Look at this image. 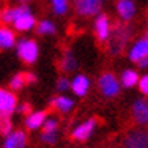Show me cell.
Returning <instances> with one entry per match:
<instances>
[{"label": "cell", "mask_w": 148, "mask_h": 148, "mask_svg": "<svg viewBox=\"0 0 148 148\" xmlns=\"http://www.w3.org/2000/svg\"><path fill=\"white\" fill-rule=\"evenodd\" d=\"M133 36V29L127 24H116L112 29L110 38L107 41V49H109L110 55H119L123 51L127 44L130 42Z\"/></svg>", "instance_id": "cell-1"}, {"label": "cell", "mask_w": 148, "mask_h": 148, "mask_svg": "<svg viewBox=\"0 0 148 148\" xmlns=\"http://www.w3.org/2000/svg\"><path fill=\"white\" fill-rule=\"evenodd\" d=\"M121 86L123 85H121L119 79L110 71L103 73L98 79V89L106 98L116 97L119 94V91H121Z\"/></svg>", "instance_id": "cell-2"}, {"label": "cell", "mask_w": 148, "mask_h": 148, "mask_svg": "<svg viewBox=\"0 0 148 148\" xmlns=\"http://www.w3.org/2000/svg\"><path fill=\"white\" fill-rule=\"evenodd\" d=\"M36 24H38L36 18L32 14V11L26 5H20V11H18V14L14 20V23H12L14 30L26 33V32H30L32 29H35Z\"/></svg>", "instance_id": "cell-3"}, {"label": "cell", "mask_w": 148, "mask_h": 148, "mask_svg": "<svg viewBox=\"0 0 148 148\" xmlns=\"http://www.w3.org/2000/svg\"><path fill=\"white\" fill-rule=\"evenodd\" d=\"M15 49H17L18 58L24 64H33L39 56V47L33 39H27V38L20 39L15 45Z\"/></svg>", "instance_id": "cell-4"}, {"label": "cell", "mask_w": 148, "mask_h": 148, "mask_svg": "<svg viewBox=\"0 0 148 148\" xmlns=\"http://www.w3.org/2000/svg\"><path fill=\"white\" fill-rule=\"evenodd\" d=\"M112 24L110 20L106 14H98L95 17V21H94V33H95V38L98 42H107L110 38L112 33Z\"/></svg>", "instance_id": "cell-5"}, {"label": "cell", "mask_w": 148, "mask_h": 148, "mask_svg": "<svg viewBox=\"0 0 148 148\" xmlns=\"http://www.w3.org/2000/svg\"><path fill=\"white\" fill-rule=\"evenodd\" d=\"M104 0H74V8L80 17H94L103 8Z\"/></svg>", "instance_id": "cell-6"}, {"label": "cell", "mask_w": 148, "mask_h": 148, "mask_svg": "<svg viewBox=\"0 0 148 148\" xmlns=\"http://www.w3.org/2000/svg\"><path fill=\"white\" fill-rule=\"evenodd\" d=\"M17 107H18V101L12 89L0 88V113L11 116L14 112H17Z\"/></svg>", "instance_id": "cell-7"}, {"label": "cell", "mask_w": 148, "mask_h": 148, "mask_svg": "<svg viewBox=\"0 0 148 148\" xmlns=\"http://www.w3.org/2000/svg\"><path fill=\"white\" fill-rule=\"evenodd\" d=\"M97 127V121L94 118H89V119H85L83 123L77 124L74 129L71 130V138L79 140V142H83V140L89 139L91 134L94 133V130H95Z\"/></svg>", "instance_id": "cell-8"}, {"label": "cell", "mask_w": 148, "mask_h": 148, "mask_svg": "<svg viewBox=\"0 0 148 148\" xmlns=\"http://www.w3.org/2000/svg\"><path fill=\"white\" fill-rule=\"evenodd\" d=\"M125 148H148V130H132L124 139Z\"/></svg>", "instance_id": "cell-9"}, {"label": "cell", "mask_w": 148, "mask_h": 148, "mask_svg": "<svg viewBox=\"0 0 148 148\" xmlns=\"http://www.w3.org/2000/svg\"><path fill=\"white\" fill-rule=\"evenodd\" d=\"M132 118L138 125H148V100L138 98L132 106Z\"/></svg>", "instance_id": "cell-10"}, {"label": "cell", "mask_w": 148, "mask_h": 148, "mask_svg": "<svg viewBox=\"0 0 148 148\" xmlns=\"http://www.w3.org/2000/svg\"><path fill=\"white\" fill-rule=\"evenodd\" d=\"M144 58H148V35L136 39L129 49V59L132 62H139Z\"/></svg>", "instance_id": "cell-11"}, {"label": "cell", "mask_w": 148, "mask_h": 148, "mask_svg": "<svg viewBox=\"0 0 148 148\" xmlns=\"http://www.w3.org/2000/svg\"><path fill=\"white\" fill-rule=\"evenodd\" d=\"M27 145V134L23 130H12L5 136L3 148H26Z\"/></svg>", "instance_id": "cell-12"}, {"label": "cell", "mask_w": 148, "mask_h": 148, "mask_svg": "<svg viewBox=\"0 0 148 148\" xmlns=\"http://www.w3.org/2000/svg\"><path fill=\"white\" fill-rule=\"evenodd\" d=\"M91 80L85 74H77L71 79V91L76 97H85L89 92Z\"/></svg>", "instance_id": "cell-13"}, {"label": "cell", "mask_w": 148, "mask_h": 148, "mask_svg": "<svg viewBox=\"0 0 148 148\" xmlns=\"http://www.w3.org/2000/svg\"><path fill=\"white\" fill-rule=\"evenodd\" d=\"M116 12L121 21H130L136 15V5L133 0H118Z\"/></svg>", "instance_id": "cell-14"}, {"label": "cell", "mask_w": 148, "mask_h": 148, "mask_svg": "<svg viewBox=\"0 0 148 148\" xmlns=\"http://www.w3.org/2000/svg\"><path fill=\"white\" fill-rule=\"evenodd\" d=\"M45 119H47V113L44 110H35V112H30L26 115L24 125L27 130H38V129H42L44 127Z\"/></svg>", "instance_id": "cell-15"}, {"label": "cell", "mask_w": 148, "mask_h": 148, "mask_svg": "<svg viewBox=\"0 0 148 148\" xmlns=\"http://www.w3.org/2000/svg\"><path fill=\"white\" fill-rule=\"evenodd\" d=\"M51 107L59 113H68L74 109V100L68 95L60 94V95H58L51 100Z\"/></svg>", "instance_id": "cell-16"}, {"label": "cell", "mask_w": 148, "mask_h": 148, "mask_svg": "<svg viewBox=\"0 0 148 148\" xmlns=\"http://www.w3.org/2000/svg\"><path fill=\"white\" fill-rule=\"evenodd\" d=\"M17 45V38L12 29L8 26H0V50H9Z\"/></svg>", "instance_id": "cell-17"}, {"label": "cell", "mask_w": 148, "mask_h": 148, "mask_svg": "<svg viewBox=\"0 0 148 148\" xmlns=\"http://www.w3.org/2000/svg\"><path fill=\"white\" fill-rule=\"evenodd\" d=\"M139 79H140V76H139V73H138L136 70L127 68V70H124L123 73H121L119 82H121V85H123V88L130 89V88H134V86H138Z\"/></svg>", "instance_id": "cell-18"}, {"label": "cell", "mask_w": 148, "mask_h": 148, "mask_svg": "<svg viewBox=\"0 0 148 148\" xmlns=\"http://www.w3.org/2000/svg\"><path fill=\"white\" fill-rule=\"evenodd\" d=\"M60 70L64 73H71L77 68V59H76V55L71 51V50H65L62 58H60Z\"/></svg>", "instance_id": "cell-19"}, {"label": "cell", "mask_w": 148, "mask_h": 148, "mask_svg": "<svg viewBox=\"0 0 148 148\" xmlns=\"http://www.w3.org/2000/svg\"><path fill=\"white\" fill-rule=\"evenodd\" d=\"M20 11V6H6L0 9V21L3 24H12Z\"/></svg>", "instance_id": "cell-20"}, {"label": "cell", "mask_w": 148, "mask_h": 148, "mask_svg": "<svg viewBox=\"0 0 148 148\" xmlns=\"http://www.w3.org/2000/svg\"><path fill=\"white\" fill-rule=\"evenodd\" d=\"M35 29H36V33H39V35H53L56 32V26L50 20H41Z\"/></svg>", "instance_id": "cell-21"}, {"label": "cell", "mask_w": 148, "mask_h": 148, "mask_svg": "<svg viewBox=\"0 0 148 148\" xmlns=\"http://www.w3.org/2000/svg\"><path fill=\"white\" fill-rule=\"evenodd\" d=\"M50 5L56 15H65L70 8V0H50Z\"/></svg>", "instance_id": "cell-22"}, {"label": "cell", "mask_w": 148, "mask_h": 148, "mask_svg": "<svg viewBox=\"0 0 148 148\" xmlns=\"http://www.w3.org/2000/svg\"><path fill=\"white\" fill-rule=\"evenodd\" d=\"M12 130V121L9 118V115H2L0 113V134L6 136L8 133H11Z\"/></svg>", "instance_id": "cell-23"}, {"label": "cell", "mask_w": 148, "mask_h": 148, "mask_svg": "<svg viewBox=\"0 0 148 148\" xmlns=\"http://www.w3.org/2000/svg\"><path fill=\"white\" fill-rule=\"evenodd\" d=\"M24 85H26V79H24V74L23 73L15 74V76L9 80V89H12V91L21 89Z\"/></svg>", "instance_id": "cell-24"}, {"label": "cell", "mask_w": 148, "mask_h": 148, "mask_svg": "<svg viewBox=\"0 0 148 148\" xmlns=\"http://www.w3.org/2000/svg\"><path fill=\"white\" fill-rule=\"evenodd\" d=\"M58 129H59L58 119L53 118V116H47L45 123H44V127H42V132H53V133H58Z\"/></svg>", "instance_id": "cell-25"}, {"label": "cell", "mask_w": 148, "mask_h": 148, "mask_svg": "<svg viewBox=\"0 0 148 148\" xmlns=\"http://www.w3.org/2000/svg\"><path fill=\"white\" fill-rule=\"evenodd\" d=\"M56 89L59 92H66L68 89H71V80H68L66 77H59L56 82Z\"/></svg>", "instance_id": "cell-26"}, {"label": "cell", "mask_w": 148, "mask_h": 148, "mask_svg": "<svg viewBox=\"0 0 148 148\" xmlns=\"http://www.w3.org/2000/svg\"><path fill=\"white\" fill-rule=\"evenodd\" d=\"M138 88H139V91H140L142 95L148 97V73H145V74L140 76L139 83H138Z\"/></svg>", "instance_id": "cell-27"}, {"label": "cell", "mask_w": 148, "mask_h": 148, "mask_svg": "<svg viewBox=\"0 0 148 148\" xmlns=\"http://www.w3.org/2000/svg\"><path fill=\"white\" fill-rule=\"evenodd\" d=\"M41 140L47 145H51L58 140V133H53V132H42L41 133Z\"/></svg>", "instance_id": "cell-28"}, {"label": "cell", "mask_w": 148, "mask_h": 148, "mask_svg": "<svg viewBox=\"0 0 148 148\" xmlns=\"http://www.w3.org/2000/svg\"><path fill=\"white\" fill-rule=\"evenodd\" d=\"M17 112L18 113H23V115H27V113H30L32 110H30V106L27 103H23V104H18Z\"/></svg>", "instance_id": "cell-29"}, {"label": "cell", "mask_w": 148, "mask_h": 148, "mask_svg": "<svg viewBox=\"0 0 148 148\" xmlns=\"http://www.w3.org/2000/svg\"><path fill=\"white\" fill-rule=\"evenodd\" d=\"M24 79H26V85H33L38 80V77L33 73H24Z\"/></svg>", "instance_id": "cell-30"}, {"label": "cell", "mask_w": 148, "mask_h": 148, "mask_svg": "<svg viewBox=\"0 0 148 148\" xmlns=\"http://www.w3.org/2000/svg\"><path fill=\"white\" fill-rule=\"evenodd\" d=\"M136 65H138L139 70H148V58L140 59L139 62H136Z\"/></svg>", "instance_id": "cell-31"}, {"label": "cell", "mask_w": 148, "mask_h": 148, "mask_svg": "<svg viewBox=\"0 0 148 148\" xmlns=\"http://www.w3.org/2000/svg\"><path fill=\"white\" fill-rule=\"evenodd\" d=\"M18 2H20V3H21V5H26V3H29V2H30V0H18Z\"/></svg>", "instance_id": "cell-32"}]
</instances>
